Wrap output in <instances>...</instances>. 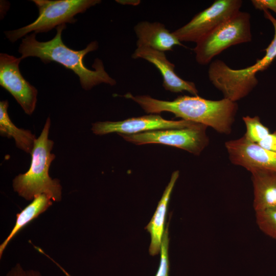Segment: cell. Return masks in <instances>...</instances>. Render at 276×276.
<instances>
[{
  "mask_svg": "<svg viewBox=\"0 0 276 276\" xmlns=\"http://www.w3.org/2000/svg\"><path fill=\"white\" fill-rule=\"evenodd\" d=\"M124 97L137 103L147 113L170 112L182 120L210 126L224 134L231 132L238 108L236 102L225 98L211 100L198 96L183 95L172 101H165L147 95L133 96L130 93Z\"/></svg>",
  "mask_w": 276,
  "mask_h": 276,
  "instance_id": "cell-1",
  "label": "cell"
},
{
  "mask_svg": "<svg viewBox=\"0 0 276 276\" xmlns=\"http://www.w3.org/2000/svg\"><path fill=\"white\" fill-rule=\"evenodd\" d=\"M66 28L62 24L56 28V34L50 40L39 41L36 39V34L32 33L26 35L21 40L18 52L20 58L24 59L28 57H37L44 63L55 61L64 67L73 71L79 78L82 87L89 90L94 86L105 83L110 85L116 84V81L105 71L101 60L97 59L93 64L94 70L84 65L83 58L89 52L96 50L98 47L97 41L89 43L83 50L75 51L69 48L62 41L61 34Z\"/></svg>",
  "mask_w": 276,
  "mask_h": 276,
  "instance_id": "cell-2",
  "label": "cell"
},
{
  "mask_svg": "<svg viewBox=\"0 0 276 276\" xmlns=\"http://www.w3.org/2000/svg\"><path fill=\"white\" fill-rule=\"evenodd\" d=\"M50 126L51 120L48 118L39 136L35 141L29 170L13 180L14 191L27 200H33L43 194L52 201L61 200L60 180L52 179L49 174L50 165L55 158V154L51 153L54 142L48 137Z\"/></svg>",
  "mask_w": 276,
  "mask_h": 276,
  "instance_id": "cell-3",
  "label": "cell"
},
{
  "mask_svg": "<svg viewBox=\"0 0 276 276\" xmlns=\"http://www.w3.org/2000/svg\"><path fill=\"white\" fill-rule=\"evenodd\" d=\"M38 9V16L29 25L12 31H5L6 37L12 42L34 32H47L65 23L76 21L75 16L84 12L101 3L100 0H33Z\"/></svg>",
  "mask_w": 276,
  "mask_h": 276,
  "instance_id": "cell-4",
  "label": "cell"
},
{
  "mask_svg": "<svg viewBox=\"0 0 276 276\" xmlns=\"http://www.w3.org/2000/svg\"><path fill=\"white\" fill-rule=\"evenodd\" d=\"M251 39L250 15L240 11L196 43V60L206 65L225 49Z\"/></svg>",
  "mask_w": 276,
  "mask_h": 276,
  "instance_id": "cell-5",
  "label": "cell"
},
{
  "mask_svg": "<svg viewBox=\"0 0 276 276\" xmlns=\"http://www.w3.org/2000/svg\"><path fill=\"white\" fill-rule=\"evenodd\" d=\"M207 126L197 124L182 129L155 130L133 134H120L126 141L135 145L160 144L177 147L194 155H199L208 145Z\"/></svg>",
  "mask_w": 276,
  "mask_h": 276,
  "instance_id": "cell-6",
  "label": "cell"
},
{
  "mask_svg": "<svg viewBox=\"0 0 276 276\" xmlns=\"http://www.w3.org/2000/svg\"><path fill=\"white\" fill-rule=\"evenodd\" d=\"M241 0H216L208 8L195 15L192 19L172 32L180 42H197L220 25L240 11Z\"/></svg>",
  "mask_w": 276,
  "mask_h": 276,
  "instance_id": "cell-7",
  "label": "cell"
},
{
  "mask_svg": "<svg viewBox=\"0 0 276 276\" xmlns=\"http://www.w3.org/2000/svg\"><path fill=\"white\" fill-rule=\"evenodd\" d=\"M197 124L199 123L184 120H168L158 114H150L120 121L97 122L93 124L91 130L96 135L111 133L133 134L155 130L186 128Z\"/></svg>",
  "mask_w": 276,
  "mask_h": 276,
  "instance_id": "cell-8",
  "label": "cell"
},
{
  "mask_svg": "<svg viewBox=\"0 0 276 276\" xmlns=\"http://www.w3.org/2000/svg\"><path fill=\"white\" fill-rule=\"evenodd\" d=\"M21 60L20 57L1 53L0 85L14 98L26 114L31 115L36 107L38 91L21 74L19 64Z\"/></svg>",
  "mask_w": 276,
  "mask_h": 276,
  "instance_id": "cell-9",
  "label": "cell"
},
{
  "mask_svg": "<svg viewBox=\"0 0 276 276\" xmlns=\"http://www.w3.org/2000/svg\"><path fill=\"white\" fill-rule=\"evenodd\" d=\"M225 147L231 162L234 165L249 172L257 169L276 172V153L249 141L244 136L226 142Z\"/></svg>",
  "mask_w": 276,
  "mask_h": 276,
  "instance_id": "cell-10",
  "label": "cell"
},
{
  "mask_svg": "<svg viewBox=\"0 0 276 276\" xmlns=\"http://www.w3.org/2000/svg\"><path fill=\"white\" fill-rule=\"evenodd\" d=\"M132 57L142 58L153 64L163 77V86L166 90L175 93L187 91L198 96L195 83L181 79L175 73L174 64L167 59L164 52L149 47H137Z\"/></svg>",
  "mask_w": 276,
  "mask_h": 276,
  "instance_id": "cell-11",
  "label": "cell"
},
{
  "mask_svg": "<svg viewBox=\"0 0 276 276\" xmlns=\"http://www.w3.org/2000/svg\"><path fill=\"white\" fill-rule=\"evenodd\" d=\"M134 30L137 37V48L149 47L164 52L172 50L174 45H182L172 32L159 22L141 21Z\"/></svg>",
  "mask_w": 276,
  "mask_h": 276,
  "instance_id": "cell-12",
  "label": "cell"
},
{
  "mask_svg": "<svg viewBox=\"0 0 276 276\" xmlns=\"http://www.w3.org/2000/svg\"><path fill=\"white\" fill-rule=\"evenodd\" d=\"M179 172L174 171L170 180L166 187L162 198L159 201L156 210L150 222L145 227L151 236L149 252L151 256L157 255L160 252L161 244L165 232L166 216L169 201L175 182L179 177Z\"/></svg>",
  "mask_w": 276,
  "mask_h": 276,
  "instance_id": "cell-13",
  "label": "cell"
},
{
  "mask_svg": "<svg viewBox=\"0 0 276 276\" xmlns=\"http://www.w3.org/2000/svg\"><path fill=\"white\" fill-rule=\"evenodd\" d=\"M250 172L254 189L253 206L255 212L276 207V172L257 169Z\"/></svg>",
  "mask_w": 276,
  "mask_h": 276,
  "instance_id": "cell-14",
  "label": "cell"
},
{
  "mask_svg": "<svg viewBox=\"0 0 276 276\" xmlns=\"http://www.w3.org/2000/svg\"><path fill=\"white\" fill-rule=\"evenodd\" d=\"M8 106L7 100L0 102L1 135L13 138L18 148L31 154L36 139L35 135L30 130L19 128L13 124L8 113Z\"/></svg>",
  "mask_w": 276,
  "mask_h": 276,
  "instance_id": "cell-15",
  "label": "cell"
},
{
  "mask_svg": "<svg viewBox=\"0 0 276 276\" xmlns=\"http://www.w3.org/2000/svg\"><path fill=\"white\" fill-rule=\"evenodd\" d=\"M52 201L45 194H41L35 197L29 204L16 214L14 227L0 245V258L10 241L26 225L45 211L52 204Z\"/></svg>",
  "mask_w": 276,
  "mask_h": 276,
  "instance_id": "cell-16",
  "label": "cell"
},
{
  "mask_svg": "<svg viewBox=\"0 0 276 276\" xmlns=\"http://www.w3.org/2000/svg\"><path fill=\"white\" fill-rule=\"evenodd\" d=\"M246 131L244 136L249 141L258 144L270 133L269 129L261 122L258 116H245L242 118Z\"/></svg>",
  "mask_w": 276,
  "mask_h": 276,
  "instance_id": "cell-17",
  "label": "cell"
},
{
  "mask_svg": "<svg viewBox=\"0 0 276 276\" xmlns=\"http://www.w3.org/2000/svg\"><path fill=\"white\" fill-rule=\"evenodd\" d=\"M256 220L264 234L276 240V207L256 211Z\"/></svg>",
  "mask_w": 276,
  "mask_h": 276,
  "instance_id": "cell-18",
  "label": "cell"
},
{
  "mask_svg": "<svg viewBox=\"0 0 276 276\" xmlns=\"http://www.w3.org/2000/svg\"><path fill=\"white\" fill-rule=\"evenodd\" d=\"M264 15L272 24L274 28V36L270 43L265 49V54L261 59L257 60L255 65L259 71L267 69L276 58V19L268 10H264Z\"/></svg>",
  "mask_w": 276,
  "mask_h": 276,
  "instance_id": "cell-19",
  "label": "cell"
},
{
  "mask_svg": "<svg viewBox=\"0 0 276 276\" xmlns=\"http://www.w3.org/2000/svg\"><path fill=\"white\" fill-rule=\"evenodd\" d=\"M172 213L169 214V221L167 224L161 244L160 250V262L159 267L155 276H169L170 271V261L169 259V226Z\"/></svg>",
  "mask_w": 276,
  "mask_h": 276,
  "instance_id": "cell-20",
  "label": "cell"
},
{
  "mask_svg": "<svg viewBox=\"0 0 276 276\" xmlns=\"http://www.w3.org/2000/svg\"><path fill=\"white\" fill-rule=\"evenodd\" d=\"M6 276H42L37 270L25 269L19 264H17L7 273Z\"/></svg>",
  "mask_w": 276,
  "mask_h": 276,
  "instance_id": "cell-21",
  "label": "cell"
},
{
  "mask_svg": "<svg viewBox=\"0 0 276 276\" xmlns=\"http://www.w3.org/2000/svg\"><path fill=\"white\" fill-rule=\"evenodd\" d=\"M258 144L266 150L276 153V131L268 134Z\"/></svg>",
  "mask_w": 276,
  "mask_h": 276,
  "instance_id": "cell-22",
  "label": "cell"
},
{
  "mask_svg": "<svg viewBox=\"0 0 276 276\" xmlns=\"http://www.w3.org/2000/svg\"><path fill=\"white\" fill-rule=\"evenodd\" d=\"M251 2L256 9L271 10L276 13V0H252Z\"/></svg>",
  "mask_w": 276,
  "mask_h": 276,
  "instance_id": "cell-23",
  "label": "cell"
}]
</instances>
